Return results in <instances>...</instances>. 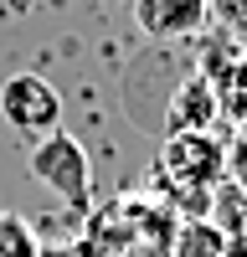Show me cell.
<instances>
[{"instance_id":"obj_1","label":"cell","mask_w":247,"mask_h":257,"mask_svg":"<svg viewBox=\"0 0 247 257\" xmlns=\"http://www.w3.org/2000/svg\"><path fill=\"white\" fill-rule=\"evenodd\" d=\"M155 180H160V201L175 216L206 221L211 196L226 180V144L211 134H170L155 155Z\"/></svg>"},{"instance_id":"obj_2","label":"cell","mask_w":247,"mask_h":257,"mask_svg":"<svg viewBox=\"0 0 247 257\" xmlns=\"http://www.w3.org/2000/svg\"><path fill=\"white\" fill-rule=\"evenodd\" d=\"M31 175L47 185L62 206L82 211L93 201V160H88V149H82V139H72L67 128H57V134L31 144Z\"/></svg>"},{"instance_id":"obj_3","label":"cell","mask_w":247,"mask_h":257,"mask_svg":"<svg viewBox=\"0 0 247 257\" xmlns=\"http://www.w3.org/2000/svg\"><path fill=\"white\" fill-rule=\"evenodd\" d=\"M0 118H6L21 139H47L62 128V93L41 72H16L0 77Z\"/></svg>"},{"instance_id":"obj_4","label":"cell","mask_w":247,"mask_h":257,"mask_svg":"<svg viewBox=\"0 0 247 257\" xmlns=\"http://www.w3.org/2000/svg\"><path fill=\"white\" fill-rule=\"evenodd\" d=\"M134 11V26L155 41H185L206 31L211 21V0H129Z\"/></svg>"},{"instance_id":"obj_5","label":"cell","mask_w":247,"mask_h":257,"mask_svg":"<svg viewBox=\"0 0 247 257\" xmlns=\"http://www.w3.org/2000/svg\"><path fill=\"white\" fill-rule=\"evenodd\" d=\"M211 118H216V98H211V77L201 67L170 98V134H211Z\"/></svg>"},{"instance_id":"obj_6","label":"cell","mask_w":247,"mask_h":257,"mask_svg":"<svg viewBox=\"0 0 247 257\" xmlns=\"http://www.w3.org/2000/svg\"><path fill=\"white\" fill-rule=\"evenodd\" d=\"M211 77V98H216V118L226 123H247V57H226L216 67H206Z\"/></svg>"},{"instance_id":"obj_7","label":"cell","mask_w":247,"mask_h":257,"mask_svg":"<svg viewBox=\"0 0 247 257\" xmlns=\"http://www.w3.org/2000/svg\"><path fill=\"white\" fill-rule=\"evenodd\" d=\"M206 221H211L226 242H242V237H247V190H242L232 175H226V180H221V190L211 196V211H206Z\"/></svg>"},{"instance_id":"obj_8","label":"cell","mask_w":247,"mask_h":257,"mask_svg":"<svg viewBox=\"0 0 247 257\" xmlns=\"http://www.w3.org/2000/svg\"><path fill=\"white\" fill-rule=\"evenodd\" d=\"M0 257H41L31 221L16 216V211H0Z\"/></svg>"},{"instance_id":"obj_9","label":"cell","mask_w":247,"mask_h":257,"mask_svg":"<svg viewBox=\"0 0 247 257\" xmlns=\"http://www.w3.org/2000/svg\"><path fill=\"white\" fill-rule=\"evenodd\" d=\"M226 175H232V180L247 190V123L237 128V139L226 144Z\"/></svg>"}]
</instances>
